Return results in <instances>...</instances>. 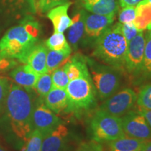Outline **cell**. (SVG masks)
<instances>
[{
    "label": "cell",
    "instance_id": "1",
    "mask_svg": "<svg viewBox=\"0 0 151 151\" xmlns=\"http://www.w3.org/2000/svg\"><path fill=\"white\" fill-rule=\"evenodd\" d=\"M36 100L32 89L11 83L5 108L13 132L24 141L33 131L32 114Z\"/></svg>",
    "mask_w": 151,
    "mask_h": 151
},
{
    "label": "cell",
    "instance_id": "2",
    "mask_svg": "<svg viewBox=\"0 0 151 151\" xmlns=\"http://www.w3.org/2000/svg\"><path fill=\"white\" fill-rule=\"evenodd\" d=\"M40 31L39 22L29 15L26 16L20 24L9 29L0 39V55L22 62L37 43Z\"/></svg>",
    "mask_w": 151,
    "mask_h": 151
},
{
    "label": "cell",
    "instance_id": "3",
    "mask_svg": "<svg viewBox=\"0 0 151 151\" xmlns=\"http://www.w3.org/2000/svg\"><path fill=\"white\" fill-rule=\"evenodd\" d=\"M128 42L118 22L109 27L94 42V57L106 65L121 70L124 68Z\"/></svg>",
    "mask_w": 151,
    "mask_h": 151
},
{
    "label": "cell",
    "instance_id": "4",
    "mask_svg": "<svg viewBox=\"0 0 151 151\" xmlns=\"http://www.w3.org/2000/svg\"><path fill=\"white\" fill-rule=\"evenodd\" d=\"M68 107L66 112L79 113L93 108L97 101V91L91 76L71 80L66 88Z\"/></svg>",
    "mask_w": 151,
    "mask_h": 151
},
{
    "label": "cell",
    "instance_id": "5",
    "mask_svg": "<svg viewBox=\"0 0 151 151\" xmlns=\"http://www.w3.org/2000/svg\"><path fill=\"white\" fill-rule=\"evenodd\" d=\"M90 76L97 94L101 100L108 99L118 91L122 83L120 69L106 65H99L90 60H87Z\"/></svg>",
    "mask_w": 151,
    "mask_h": 151
},
{
    "label": "cell",
    "instance_id": "6",
    "mask_svg": "<svg viewBox=\"0 0 151 151\" xmlns=\"http://www.w3.org/2000/svg\"><path fill=\"white\" fill-rule=\"evenodd\" d=\"M90 130L92 140L99 143L110 142L125 135L121 118L100 109L94 113L90 120Z\"/></svg>",
    "mask_w": 151,
    "mask_h": 151
},
{
    "label": "cell",
    "instance_id": "7",
    "mask_svg": "<svg viewBox=\"0 0 151 151\" xmlns=\"http://www.w3.org/2000/svg\"><path fill=\"white\" fill-rule=\"evenodd\" d=\"M137 94L131 88H124L105 99L99 109L121 118L132 111L137 104Z\"/></svg>",
    "mask_w": 151,
    "mask_h": 151
},
{
    "label": "cell",
    "instance_id": "8",
    "mask_svg": "<svg viewBox=\"0 0 151 151\" xmlns=\"http://www.w3.org/2000/svg\"><path fill=\"white\" fill-rule=\"evenodd\" d=\"M62 123L63 122L56 113L46 106L43 98H37L32 114L33 130H38L46 136Z\"/></svg>",
    "mask_w": 151,
    "mask_h": 151
},
{
    "label": "cell",
    "instance_id": "9",
    "mask_svg": "<svg viewBox=\"0 0 151 151\" xmlns=\"http://www.w3.org/2000/svg\"><path fill=\"white\" fill-rule=\"evenodd\" d=\"M120 118L126 136L143 141L151 140V129L140 111H130Z\"/></svg>",
    "mask_w": 151,
    "mask_h": 151
},
{
    "label": "cell",
    "instance_id": "10",
    "mask_svg": "<svg viewBox=\"0 0 151 151\" xmlns=\"http://www.w3.org/2000/svg\"><path fill=\"white\" fill-rule=\"evenodd\" d=\"M145 44L146 36L143 31L139 32L134 39L128 42L124 68L130 74L137 76L140 73L144 57Z\"/></svg>",
    "mask_w": 151,
    "mask_h": 151
},
{
    "label": "cell",
    "instance_id": "11",
    "mask_svg": "<svg viewBox=\"0 0 151 151\" xmlns=\"http://www.w3.org/2000/svg\"><path fill=\"white\" fill-rule=\"evenodd\" d=\"M116 15H99L86 12L85 37L88 41L96 40L112 25Z\"/></svg>",
    "mask_w": 151,
    "mask_h": 151
},
{
    "label": "cell",
    "instance_id": "12",
    "mask_svg": "<svg viewBox=\"0 0 151 151\" xmlns=\"http://www.w3.org/2000/svg\"><path fill=\"white\" fill-rule=\"evenodd\" d=\"M69 132L63 123L43 137L41 151H66L69 141Z\"/></svg>",
    "mask_w": 151,
    "mask_h": 151
},
{
    "label": "cell",
    "instance_id": "13",
    "mask_svg": "<svg viewBox=\"0 0 151 151\" xmlns=\"http://www.w3.org/2000/svg\"><path fill=\"white\" fill-rule=\"evenodd\" d=\"M48 48L42 43H37L22 60L39 75L48 72L46 66Z\"/></svg>",
    "mask_w": 151,
    "mask_h": 151
},
{
    "label": "cell",
    "instance_id": "14",
    "mask_svg": "<svg viewBox=\"0 0 151 151\" xmlns=\"http://www.w3.org/2000/svg\"><path fill=\"white\" fill-rule=\"evenodd\" d=\"M9 76L13 79L14 83L24 88L34 90L40 75L34 71L29 65L24 64L14 68L9 73Z\"/></svg>",
    "mask_w": 151,
    "mask_h": 151
},
{
    "label": "cell",
    "instance_id": "15",
    "mask_svg": "<svg viewBox=\"0 0 151 151\" xmlns=\"http://www.w3.org/2000/svg\"><path fill=\"white\" fill-rule=\"evenodd\" d=\"M71 4V2H67L49 11L48 18L52 22L54 27V32L63 33L72 24V20L67 14L68 9Z\"/></svg>",
    "mask_w": 151,
    "mask_h": 151
},
{
    "label": "cell",
    "instance_id": "16",
    "mask_svg": "<svg viewBox=\"0 0 151 151\" xmlns=\"http://www.w3.org/2000/svg\"><path fill=\"white\" fill-rule=\"evenodd\" d=\"M63 66L69 81L83 77L91 76L88 67L86 58L80 54H76L72 58H69Z\"/></svg>",
    "mask_w": 151,
    "mask_h": 151
},
{
    "label": "cell",
    "instance_id": "17",
    "mask_svg": "<svg viewBox=\"0 0 151 151\" xmlns=\"http://www.w3.org/2000/svg\"><path fill=\"white\" fill-rule=\"evenodd\" d=\"M81 6L90 13L99 15H116L118 10L117 0H79Z\"/></svg>",
    "mask_w": 151,
    "mask_h": 151
},
{
    "label": "cell",
    "instance_id": "18",
    "mask_svg": "<svg viewBox=\"0 0 151 151\" xmlns=\"http://www.w3.org/2000/svg\"><path fill=\"white\" fill-rule=\"evenodd\" d=\"M43 101L46 106L56 114L66 112L68 107V97L66 89L52 88L43 98Z\"/></svg>",
    "mask_w": 151,
    "mask_h": 151
},
{
    "label": "cell",
    "instance_id": "19",
    "mask_svg": "<svg viewBox=\"0 0 151 151\" xmlns=\"http://www.w3.org/2000/svg\"><path fill=\"white\" fill-rule=\"evenodd\" d=\"M7 13L17 16H29L36 13L35 0H1Z\"/></svg>",
    "mask_w": 151,
    "mask_h": 151
},
{
    "label": "cell",
    "instance_id": "20",
    "mask_svg": "<svg viewBox=\"0 0 151 151\" xmlns=\"http://www.w3.org/2000/svg\"><path fill=\"white\" fill-rule=\"evenodd\" d=\"M86 15V12L85 11H79V12L76 14L71 19L72 24L68 32V39L73 49L78 48V43L84 35Z\"/></svg>",
    "mask_w": 151,
    "mask_h": 151
},
{
    "label": "cell",
    "instance_id": "21",
    "mask_svg": "<svg viewBox=\"0 0 151 151\" xmlns=\"http://www.w3.org/2000/svg\"><path fill=\"white\" fill-rule=\"evenodd\" d=\"M137 17L134 24L139 32L148 29L151 31V4L143 0L136 6Z\"/></svg>",
    "mask_w": 151,
    "mask_h": 151
},
{
    "label": "cell",
    "instance_id": "22",
    "mask_svg": "<svg viewBox=\"0 0 151 151\" xmlns=\"http://www.w3.org/2000/svg\"><path fill=\"white\" fill-rule=\"evenodd\" d=\"M146 141L124 135L109 142L110 151H141Z\"/></svg>",
    "mask_w": 151,
    "mask_h": 151
},
{
    "label": "cell",
    "instance_id": "23",
    "mask_svg": "<svg viewBox=\"0 0 151 151\" xmlns=\"http://www.w3.org/2000/svg\"><path fill=\"white\" fill-rule=\"evenodd\" d=\"M46 46L49 50L55 51L65 52L71 55L72 49L63 33L54 32L51 37H49L46 41Z\"/></svg>",
    "mask_w": 151,
    "mask_h": 151
},
{
    "label": "cell",
    "instance_id": "24",
    "mask_svg": "<svg viewBox=\"0 0 151 151\" xmlns=\"http://www.w3.org/2000/svg\"><path fill=\"white\" fill-rule=\"evenodd\" d=\"M70 55L65 52L55 51L48 49L46 58V66L48 72L51 73L55 69L64 65L69 60Z\"/></svg>",
    "mask_w": 151,
    "mask_h": 151
},
{
    "label": "cell",
    "instance_id": "25",
    "mask_svg": "<svg viewBox=\"0 0 151 151\" xmlns=\"http://www.w3.org/2000/svg\"><path fill=\"white\" fill-rule=\"evenodd\" d=\"M139 74L144 78H151V31L146 36L144 57Z\"/></svg>",
    "mask_w": 151,
    "mask_h": 151
},
{
    "label": "cell",
    "instance_id": "26",
    "mask_svg": "<svg viewBox=\"0 0 151 151\" xmlns=\"http://www.w3.org/2000/svg\"><path fill=\"white\" fill-rule=\"evenodd\" d=\"M53 88L51 73L46 72L41 74L36 83L34 90L38 97L44 98Z\"/></svg>",
    "mask_w": 151,
    "mask_h": 151
},
{
    "label": "cell",
    "instance_id": "27",
    "mask_svg": "<svg viewBox=\"0 0 151 151\" xmlns=\"http://www.w3.org/2000/svg\"><path fill=\"white\" fill-rule=\"evenodd\" d=\"M43 137L41 132L34 129L25 141L23 151H41Z\"/></svg>",
    "mask_w": 151,
    "mask_h": 151
},
{
    "label": "cell",
    "instance_id": "28",
    "mask_svg": "<svg viewBox=\"0 0 151 151\" xmlns=\"http://www.w3.org/2000/svg\"><path fill=\"white\" fill-rule=\"evenodd\" d=\"M53 88L66 89L69 83V78L65 70L64 66L58 67L51 72Z\"/></svg>",
    "mask_w": 151,
    "mask_h": 151
},
{
    "label": "cell",
    "instance_id": "29",
    "mask_svg": "<svg viewBox=\"0 0 151 151\" xmlns=\"http://www.w3.org/2000/svg\"><path fill=\"white\" fill-rule=\"evenodd\" d=\"M137 104L140 109H151V83L141 88L137 94Z\"/></svg>",
    "mask_w": 151,
    "mask_h": 151
},
{
    "label": "cell",
    "instance_id": "30",
    "mask_svg": "<svg viewBox=\"0 0 151 151\" xmlns=\"http://www.w3.org/2000/svg\"><path fill=\"white\" fill-rule=\"evenodd\" d=\"M137 17L136 6L124 7L119 13V22L121 24L132 23Z\"/></svg>",
    "mask_w": 151,
    "mask_h": 151
},
{
    "label": "cell",
    "instance_id": "31",
    "mask_svg": "<svg viewBox=\"0 0 151 151\" xmlns=\"http://www.w3.org/2000/svg\"><path fill=\"white\" fill-rule=\"evenodd\" d=\"M11 81L6 77H0V111L5 107L11 87Z\"/></svg>",
    "mask_w": 151,
    "mask_h": 151
},
{
    "label": "cell",
    "instance_id": "32",
    "mask_svg": "<svg viewBox=\"0 0 151 151\" xmlns=\"http://www.w3.org/2000/svg\"><path fill=\"white\" fill-rule=\"evenodd\" d=\"M69 2V0H39V9L42 13L49 11L55 7Z\"/></svg>",
    "mask_w": 151,
    "mask_h": 151
},
{
    "label": "cell",
    "instance_id": "33",
    "mask_svg": "<svg viewBox=\"0 0 151 151\" xmlns=\"http://www.w3.org/2000/svg\"><path fill=\"white\" fill-rule=\"evenodd\" d=\"M121 30L124 37L127 39V42H129L139 32V30L135 27L134 22L121 24Z\"/></svg>",
    "mask_w": 151,
    "mask_h": 151
},
{
    "label": "cell",
    "instance_id": "34",
    "mask_svg": "<svg viewBox=\"0 0 151 151\" xmlns=\"http://www.w3.org/2000/svg\"><path fill=\"white\" fill-rule=\"evenodd\" d=\"M76 151H104L101 143L94 140L82 143Z\"/></svg>",
    "mask_w": 151,
    "mask_h": 151
},
{
    "label": "cell",
    "instance_id": "35",
    "mask_svg": "<svg viewBox=\"0 0 151 151\" xmlns=\"http://www.w3.org/2000/svg\"><path fill=\"white\" fill-rule=\"evenodd\" d=\"M15 65H16V62L14 60L4 58L0 55V73L14 67Z\"/></svg>",
    "mask_w": 151,
    "mask_h": 151
},
{
    "label": "cell",
    "instance_id": "36",
    "mask_svg": "<svg viewBox=\"0 0 151 151\" xmlns=\"http://www.w3.org/2000/svg\"><path fill=\"white\" fill-rule=\"evenodd\" d=\"M143 0H119L120 5L122 8L127 6H136Z\"/></svg>",
    "mask_w": 151,
    "mask_h": 151
},
{
    "label": "cell",
    "instance_id": "37",
    "mask_svg": "<svg viewBox=\"0 0 151 151\" xmlns=\"http://www.w3.org/2000/svg\"><path fill=\"white\" fill-rule=\"evenodd\" d=\"M139 111H140L141 114L144 116L145 119L146 120L147 122L150 126L151 129V109H139Z\"/></svg>",
    "mask_w": 151,
    "mask_h": 151
},
{
    "label": "cell",
    "instance_id": "38",
    "mask_svg": "<svg viewBox=\"0 0 151 151\" xmlns=\"http://www.w3.org/2000/svg\"><path fill=\"white\" fill-rule=\"evenodd\" d=\"M141 151H151V140L146 141Z\"/></svg>",
    "mask_w": 151,
    "mask_h": 151
},
{
    "label": "cell",
    "instance_id": "39",
    "mask_svg": "<svg viewBox=\"0 0 151 151\" xmlns=\"http://www.w3.org/2000/svg\"><path fill=\"white\" fill-rule=\"evenodd\" d=\"M0 151H6V150L4 148H3L1 146H0Z\"/></svg>",
    "mask_w": 151,
    "mask_h": 151
},
{
    "label": "cell",
    "instance_id": "40",
    "mask_svg": "<svg viewBox=\"0 0 151 151\" xmlns=\"http://www.w3.org/2000/svg\"><path fill=\"white\" fill-rule=\"evenodd\" d=\"M146 1H148V3H150L151 4V0H146Z\"/></svg>",
    "mask_w": 151,
    "mask_h": 151
}]
</instances>
